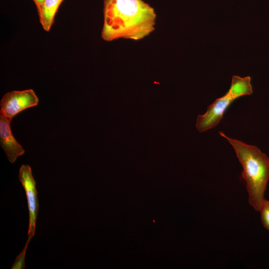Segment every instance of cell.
Masks as SVG:
<instances>
[{"instance_id":"3","label":"cell","mask_w":269,"mask_h":269,"mask_svg":"<svg viewBox=\"0 0 269 269\" xmlns=\"http://www.w3.org/2000/svg\"><path fill=\"white\" fill-rule=\"evenodd\" d=\"M253 93L250 76L241 77L234 75L228 91L218 98L207 109L203 115H199L196 120V127L202 133L217 126L222 120L224 114L230 105L237 98L250 95Z\"/></svg>"},{"instance_id":"5","label":"cell","mask_w":269,"mask_h":269,"mask_svg":"<svg viewBox=\"0 0 269 269\" xmlns=\"http://www.w3.org/2000/svg\"><path fill=\"white\" fill-rule=\"evenodd\" d=\"M18 178L25 190L29 211L28 237L34 236L36 218L38 213V200L36 182L28 165L22 164L19 170Z\"/></svg>"},{"instance_id":"2","label":"cell","mask_w":269,"mask_h":269,"mask_svg":"<svg viewBox=\"0 0 269 269\" xmlns=\"http://www.w3.org/2000/svg\"><path fill=\"white\" fill-rule=\"evenodd\" d=\"M219 134L233 147L243 167L242 176L246 183L249 203L259 211L269 180V157L256 146L230 138L223 132Z\"/></svg>"},{"instance_id":"8","label":"cell","mask_w":269,"mask_h":269,"mask_svg":"<svg viewBox=\"0 0 269 269\" xmlns=\"http://www.w3.org/2000/svg\"><path fill=\"white\" fill-rule=\"evenodd\" d=\"M32 238L28 237L26 243L21 253L16 257L11 267V269H25V256L27 246Z\"/></svg>"},{"instance_id":"10","label":"cell","mask_w":269,"mask_h":269,"mask_svg":"<svg viewBox=\"0 0 269 269\" xmlns=\"http://www.w3.org/2000/svg\"><path fill=\"white\" fill-rule=\"evenodd\" d=\"M34 3L36 5V6L37 7V9H38L42 3L43 2L44 0H33Z\"/></svg>"},{"instance_id":"9","label":"cell","mask_w":269,"mask_h":269,"mask_svg":"<svg viewBox=\"0 0 269 269\" xmlns=\"http://www.w3.org/2000/svg\"><path fill=\"white\" fill-rule=\"evenodd\" d=\"M259 211L263 226L269 231V200L265 199Z\"/></svg>"},{"instance_id":"6","label":"cell","mask_w":269,"mask_h":269,"mask_svg":"<svg viewBox=\"0 0 269 269\" xmlns=\"http://www.w3.org/2000/svg\"><path fill=\"white\" fill-rule=\"evenodd\" d=\"M12 119L0 112V143L9 161L13 163L25 152L12 134L10 122Z\"/></svg>"},{"instance_id":"4","label":"cell","mask_w":269,"mask_h":269,"mask_svg":"<svg viewBox=\"0 0 269 269\" xmlns=\"http://www.w3.org/2000/svg\"><path fill=\"white\" fill-rule=\"evenodd\" d=\"M38 101V98L32 89L12 91L6 93L2 97L0 103V112L12 119L20 112L37 106Z\"/></svg>"},{"instance_id":"1","label":"cell","mask_w":269,"mask_h":269,"mask_svg":"<svg viewBox=\"0 0 269 269\" xmlns=\"http://www.w3.org/2000/svg\"><path fill=\"white\" fill-rule=\"evenodd\" d=\"M102 39H143L155 29L154 9L142 0H104Z\"/></svg>"},{"instance_id":"7","label":"cell","mask_w":269,"mask_h":269,"mask_svg":"<svg viewBox=\"0 0 269 269\" xmlns=\"http://www.w3.org/2000/svg\"><path fill=\"white\" fill-rule=\"evenodd\" d=\"M63 0H44L37 9L40 23L43 29L48 31L54 22L55 15Z\"/></svg>"}]
</instances>
